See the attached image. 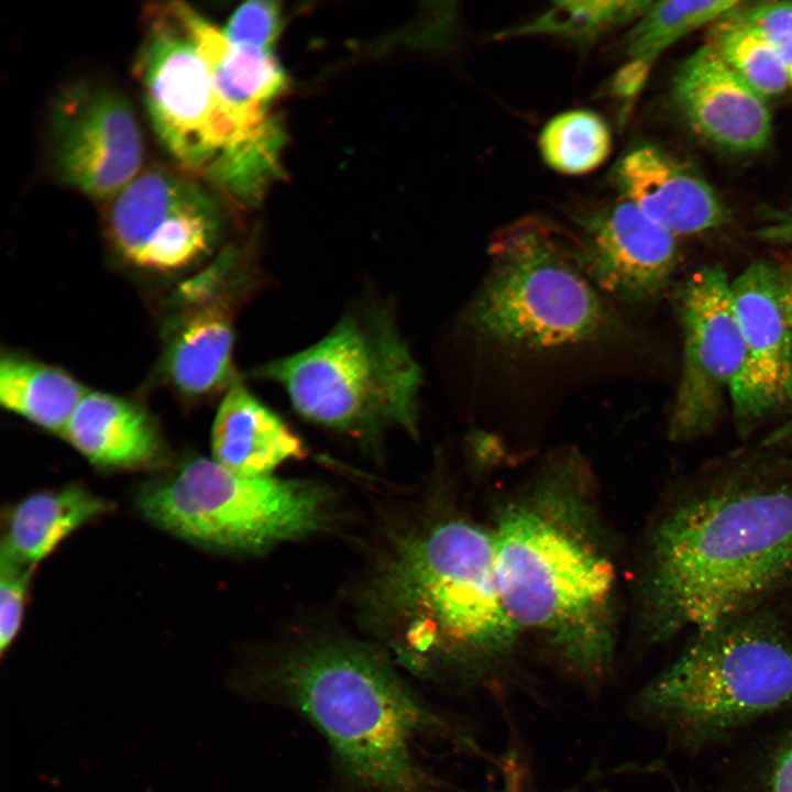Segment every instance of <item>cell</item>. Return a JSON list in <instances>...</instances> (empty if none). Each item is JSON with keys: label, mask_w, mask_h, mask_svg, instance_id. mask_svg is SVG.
<instances>
[{"label": "cell", "mask_w": 792, "mask_h": 792, "mask_svg": "<svg viewBox=\"0 0 792 792\" xmlns=\"http://www.w3.org/2000/svg\"><path fill=\"white\" fill-rule=\"evenodd\" d=\"M777 451L737 457L653 525L640 579L648 642L704 631L792 586V468Z\"/></svg>", "instance_id": "6da1fadb"}, {"label": "cell", "mask_w": 792, "mask_h": 792, "mask_svg": "<svg viewBox=\"0 0 792 792\" xmlns=\"http://www.w3.org/2000/svg\"><path fill=\"white\" fill-rule=\"evenodd\" d=\"M581 458L552 459L497 510L492 531L505 608L590 698L616 662L617 569Z\"/></svg>", "instance_id": "7a4b0ae2"}, {"label": "cell", "mask_w": 792, "mask_h": 792, "mask_svg": "<svg viewBox=\"0 0 792 792\" xmlns=\"http://www.w3.org/2000/svg\"><path fill=\"white\" fill-rule=\"evenodd\" d=\"M391 660L370 645L312 640L274 654L235 688L308 721L356 792H440L441 782L417 756L422 740L494 760L469 727L426 702Z\"/></svg>", "instance_id": "3957f363"}, {"label": "cell", "mask_w": 792, "mask_h": 792, "mask_svg": "<svg viewBox=\"0 0 792 792\" xmlns=\"http://www.w3.org/2000/svg\"><path fill=\"white\" fill-rule=\"evenodd\" d=\"M363 601L395 662L457 690L493 689L520 636L499 591L492 531L465 519L402 538Z\"/></svg>", "instance_id": "277c9868"}, {"label": "cell", "mask_w": 792, "mask_h": 792, "mask_svg": "<svg viewBox=\"0 0 792 792\" xmlns=\"http://www.w3.org/2000/svg\"><path fill=\"white\" fill-rule=\"evenodd\" d=\"M792 708V634L756 609L696 632L632 694L627 712L670 748L697 754Z\"/></svg>", "instance_id": "5b68a950"}, {"label": "cell", "mask_w": 792, "mask_h": 792, "mask_svg": "<svg viewBox=\"0 0 792 792\" xmlns=\"http://www.w3.org/2000/svg\"><path fill=\"white\" fill-rule=\"evenodd\" d=\"M490 266L462 320L484 341L551 350L616 333L618 320L586 276L576 239L538 216L498 230Z\"/></svg>", "instance_id": "8992f818"}, {"label": "cell", "mask_w": 792, "mask_h": 792, "mask_svg": "<svg viewBox=\"0 0 792 792\" xmlns=\"http://www.w3.org/2000/svg\"><path fill=\"white\" fill-rule=\"evenodd\" d=\"M253 375L282 386L316 425L359 438L389 428L418 432L422 371L387 307L351 310L317 343Z\"/></svg>", "instance_id": "52a82bcc"}, {"label": "cell", "mask_w": 792, "mask_h": 792, "mask_svg": "<svg viewBox=\"0 0 792 792\" xmlns=\"http://www.w3.org/2000/svg\"><path fill=\"white\" fill-rule=\"evenodd\" d=\"M143 515L167 531L218 549L256 552L324 528L329 492L315 483L235 474L198 458L144 486Z\"/></svg>", "instance_id": "ba28073f"}, {"label": "cell", "mask_w": 792, "mask_h": 792, "mask_svg": "<svg viewBox=\"0 0 792 792\" xmlns=\"http://www.w3.org/2000/svg\"><path fill=\"white\" fill-rule=\"evenodd\" d=\"M210 23L185 2L148 4L134 66L158 141L185 172L206 180L217 160Z\"/></svg>", "instance_id": "9c48e42d"}, {"label": "cell", "mask_w": 792, "mask_h": 792, "mask_svg": "<svg viewBox=\"0 0 792 792\" xmlns=\"http://www.w3.org/2000/svg\"><path fill=\"white\" fill-rule=\"evenodd\" d=\"M220 210L191 176L163 168L141 172L110 199L107 235L129 265L172 273L209 255L219 238Z\"/></svg>", "instance_id": "30bf717a"}, {"label": "cell", "mask_w": 792, "mask_h": 792, "mask_svg": "<svg viewBox=\"0 0 792 792\" xmlns=\"http://www.w3.org/2000/svg\"><path fill=\"white\" fill-rule=\"evenodd\" d=\"M683 352L669 436L690 441L717 424L726 394L741 370L744 345L730 280L719 266L694 271L675 294Z\"/></svg>", "instance_id": "8fae6325"}, {"label": "cell", "mask_w": 792, "mask_h": 792, "mask_svg": "<svg viewBox=\"0 0 792 792\" xmlns=\"http://www.w3.org/2000/svg\"><path fill=\"white\" fill-rule=\"evenodd\" d=\"M51 133L57 176L88 197L110 200L140 174L142 132L132 107L113 89L88 84L65 89Z\"/></svg>", "instance_id": "7c38bea8"}, {"label": "cell", "mask_w": 792, "mask_h": 792, "mask_svg": "<svg viewBox=\"0 0 792 792\" xmlns=\"http://www.w3.org/2000/svg\"><path fill=\"white\" fill-rule=\"evenodd\" d=\"M580 263L596 289L645 308L667 289L678 264L675 235L623 199L578 218Z\"/></svg>", "instance_id": "4fadbf2b"}, {"label": "cell", "mask_w": 792, "mask_h": 792, "mask_svg": "<svg viewBox=\"0 0 792 792\" xmlns=\"http://www.w3.org/2000/svg\"><path fill=\"white\" fill-rule=\"evenodd\" d=\"M744 360L732 387L740 435L792 405V329L783 311L776 265L755 261L730 282Z\"/></svg>", "instance_id": "5bb4252c"}, {"label": "cell", "mask_w": 792, "mask_h": 792, "mask_svg": "<svg viewBox=\"0 0 792 792\" xmlns=\"http://www.w3.org/2000/svg\"><path fill=\"white\" fill-rule=\"evenodd\" d=\"M234 263L221 255L177 295L182 306L167 327L162 365L170 384L186 396H206L234 382V333L220 292Z\"/></svg>", "instance_id": "9a60e30c"}, {"label": "cell", "mask_w": 792, "mask_h": 792, "mask_svg": "<svg viewBox=\"0 0 792 792\" xmlns=\"http://www.w3.org/2000/svg\"><path fill=\"white\" fill-rule=\"evenodd\" d=\"M671 99L696 135L723 150L756 153L770 143L772 120L766 99L707 43L679 64Z\"/></svg>", "instance_id": "2e32d148"}, {"label": "cell", "mask_w": 792, "mask_h": 792, "mask_svg": "<svg viewBox=\"0 0 792 792\" xmlns=\"http://www.w3.org/2000/svg\"><path fill=\"white\" fill-rule=\"evenodd\" d=\"M612 178L623 199L675 237L716 229L727 219L710 184L656 145L628 151L614 166Z\"/></svg>", "instance_id": "e0dca14e"}, {"label": "cell", "mask_w": 792, "mask_h": 792, "mask_svg": "<svg viewBox=\"0 0 792 792\" xmlns=\"http://www.w3.org/2000/svg\"><path fill=\"white\" fill-rule=\"evenodd\" d=\"M212 459L248 477L268 476L280 463L300 458V439L270 408L234 381L217 410L211 430Z\"/></svg>", "instance_id": "ac0fdd59"}, {"label": "cell", "mask_w": 792, "mask_h": 792, "mask_svg": "<svg viewBox=\"0 0 792 792\" xmlns=\"http://www.w3.org/2000/svg\"><path fill=\"white\" fill-rule=\"evenodd\" d=\"M91 463L124 468L148 462L160 450L151 417L140 406L101 392H87L63 433Z\"/></svg>", "instance_id": "d6986e66"}, {"label": "cell", "mask_w": 792, "mask_h": 792, "mask_svg": "<svg viewBox=\"0 0 792 792\" xmlns=\"http://www.w3.org/2000/svg\"><path fill=\"white\" fill-rule=\"evenodd\" d=\"M106 509L105 501L77 485L32 494L13 509L1 549L35 565L76 528Z\"/></svg>", "instance_id": "ffe728a7"}, {"label": "cell", "mask_w": 792, "mask_h": 792, "mask_svg": "<svg viewBox=\"0 0 792 792\" xmlns=\"http://www.w3.org/2000/svg\"><path fill=\"white\" fill-rule=\"evenodd\" d=\"M87 391L65 371L14 353L0 363V400L34 425L64 433Z\"/></svg>", "instance_id": "44dd1931"}, {"label": "cell", "mask_w": 792, "mask_h": 792, "mask_svg": "<svg viewBox=\"0 0 792 792\" xmlns=\"http://www.w3.org/2000/svg\"><path fill=\"white\" fill-rule=\"evenodd\" d=\"M738 7L711 24L706 43L762 98L779 96L789 88L781 57Z\"/></svg>", "instance_id": "7402d4cb"}, {"label": "cell", "mask_w": 792, "mask_h": 792, "mask_svg": "<svg viewBox=\"0 0 792 792\" xmlns=\"http://www.w3.org/2000/svg\"><path fill=\"white\" fill-rule=\"evenodd\" d=\"M649 0L556 1L542 14L496 36H556L588 44L615 28L635 23L651 6Z\"/></svg>", "instance_id": "603a6c76"}, {"label": "cell", "mask_w": 792, "mask_h": 792, "mask_svg": "<svg viewBox=\"0 0 792 792\" xmlns=\"http://www.w3.org/2000/svg\"><path fill=\"white\" fill-rule=\"evenodd\" d=\"M741 2L735 0L652 1L627 33L626 52L630 61L652 66L657 57L671 44L703 25L714 23Z\"/></svg>", "instance_id": "cb8c5ba5"}, {"label": "cell", "mask_w": 792, "mask_h": 792, "mask_svg": "<svg viewBox=\"0 0 792 792\" xmlns=\"http://www.w3.org/2000/svg\"><path fill=\"white\" fill-rule=\"evenodd\" d=\"M544 163L564 175H583L601 166L612 148L608 125L591 110H570L546 123L538 139Z\"/></svg>", "instance_id": "d4e9b609"}, {"label": "cell", "mask_w": 792, "mask_h": 792, "mask_svg": "<svg viewBox=\"0 0 792 792\" xmlns=\"http://www.w3.org/2000/svg\"><path fill=\"white\" fill-rule=\"evenodd\" d=\"M738 792H792V719L761 743Z\"/></svg>", "instance_id": "484cf974"}, {"label": "cell", "mask_w": 792, "mask_h": 792, "mask_svg": "<svg viewBox=\"0 0 792 792\" xmlns=\"http://www.w3.org/2000/svg\"><path fill=\"white\" fill-rule=\"evenodd\" d=\"M34 565L13 559L1 549L0 557V651L13 642L22 620L24 601Z\"/></svg>", "instance_id": "4316f807"}, {"label": "cell", "mask_w": 792, "mask_h": 792, "mask_svg": "<svg viewBox=\"0 0 792 792\" xmlns=\"http://www.w3.org/2000/svg\"><path fill=\"white\" fill-rule=\"evenodd\" d=\"M279 9L271 1H249L240 6L222 30L232 44L272 50L279 32Z\"/></svg>", "instance_id": "83f0119b"}, {"label": "cell", "mask_w": 792, "mask_h": 792, "mask_svg": "<svg viewBox=\"0 0 792 792\" xmlns=\"http://www.w3.org/2000/svg\"><path fill=\"white\" fill-rule=\"evenodd\" d=\"M738 11L776 46L792 88V1L743 2Z\"/></svg>", "instance_id": "f1b7e54d"}, {"label": "cell", "mask_w": 792, "mask_h": 792, "mask_svg": "<svg viewBox=\"0 0 792 792\" xmlns=\"http://www.w3.org/2000/svg\"><path fill=\"white\" fill-rule=\"evenodd\" d=\"M652 66L637 61H629L616 72L610 90L619 99L630 100L642 89Z\"/></svg>", "instance_id": "f546056e"}, {"label": "cell", "mask_w": 792, "mask_h": 792, "mask_svg": "<svg viewBox=\"0 0 792 792\" xmlns=\"http://www.w3.org/2000/svg\"><path fill=\"white\" fill-rule=\"evenodd\" d=\"M757 239L771 244L792 243V205L773 211L767 222L755 230Z\"/></svg>", "instance_id": "4dcf8cb0"}, {"label": "cell", "mask_w": 792, "mask_h": 792, "mask_svg": "<svg viewBox=\"0 0 792 792\" xmlns=\"http://www.w3.org/2000/svg\"><path fill=\"white\" fill-rule=\"evenodd\" d=\"M774 265L780 301L792 329V257Z\"/></svg>", "instance_id": "1f68e13d"}, {"label": "cell", "mask_w": 792, "mask_h": 792, "mask_svg": "<svg viewBox=\"0 0 792 792\" xmlns=\"http://www.w3.org/2000/svg\"><path fill=\"white\" fill-rule=\"evenodd\" d=\"M759 447L777 450L792 448V416L767 435Z\"/></svg>", "instance_id": "d6a6232c"}, {"label": "cell", "mask_w": 792, "mask_h": 792, "mask_svg": "<svg viewBox=\"0 0 792 792\" xmlns=\"http://www.w3.org/2000/svg\"><path fill=\"white\" fill-rule=\"evenodd\" d=\"M674 792H691V791H688L685 789H676Z\"/></svg>", "instance_id": "836d02e7"}]
</instances>
